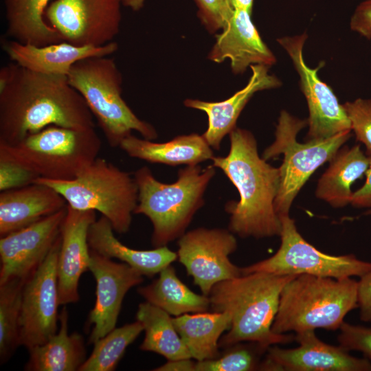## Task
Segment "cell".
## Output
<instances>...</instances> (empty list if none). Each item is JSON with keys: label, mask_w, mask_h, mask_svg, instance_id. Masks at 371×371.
Returning a JSON list of instances; mask_svg holds the SVG:
<instances>
[{"label": "cell", "mask_w": 371, "mask_h": 371, "mask_svg": "<svg viewBox=\"0 0 371 371\" xmlns=\"http://www.w3.org/2000/svg\"><path fill=\"white\" fill-rule=\"evenodd\" d=\"M95 128L94 117L67 76L10 63L0 69V144L13 145L49 126Z\"/></svg>", "instance_id": "obj_1"}, {"label": "cell", "mask_w": 371, "mask_h": 371, "mask_svg": "<svg viewBox=\"0 0 371 371\" xmlns=\"http://www.w3.org/2000/svg\"><path fill=\"white\" fill-rule=\"evenodd\" d=\"M225 157H214L212 165L223 170L238 190V201L225 205L229 230L242 238L280 235L282 222L275 209L280 181L279 168L260 157L257 142L248 130L236 127L229 134Z\"/></svg>", "instance_id": "obj_2"}, {"label": "cell", "mask_w": 371, "mask_h": 371, "mask_svg": "<svg viewBox=\"0 0 371 371\" xmlns=\"http://www.w3.org/2000/svg\"><path fill=\"white\" fill-rule=\"evenodd\" d=\"M296 276L253 272L221 281L208 295L215 312L231 317L229 331L219 340V346L255 342L263 348L295 340V336L277 334L272 325L277 314L281 292Z\"/></svg>", "instance_id": "obj_3"}, {"label": "cell", "mask_w": 371, "mask_h": 371, "mask_svg": "<svg viewBox=\"0 0 371 371\" xmlns=\"http://www.w3.org/2000/svg\"><path fill=\"white\" fill-rule=\"evenodd\" d=\"M216 173L213 165L201 168L191 165L178 171L172 183L159 181L147 166L134 173L138 187V202L134 214H144L153 224L151 243L166 246L179 238L194 215L203 205L205 191Z\"/></svg>", "instance_id": "obj_4"}, {"label": "cell", "mask_w": 371, "mask_h": 371, "mask_svg": "<svg viewBox=\"0 0 371 371\" xmlns=\"http://www.w3.org/2000/svg\"><path fill=\"white\" fill-rule=\"evenodd\" d=\"M358 282L308 274L296 276L283 288L272 330L277 334L339 329L358 307Z\"/></svg>", "instance_id": "obj_5"}, {"label": "cell", "mask_w": 371, "mask_h": 371, "mask_svg": "<svg viewBox=\"0 0 371 371\" xmlns=\"http://www.w3.org/2000/svg\"><path fill=\"white\" fill-rule=\"evenodd\" d=\"M67 80L85 100L111 147H119L133 131L145 139H157L153 126L140 120L123 99L122 74L110 56L77 62L67 75Z\"/></svg>", "instance_id": "obj_6"}, {"label": "cell", "mask_w": 371, "mask_h": 371, "mask_svg": "<svg viewBox=\"0 0 371 371\" xmlns=\"http://www.w3.org/2000/svg\"><path fill=\"white\" fill-rule=\"evenodd\" d=\"M102 142L95 128L49 126L13 145L0 144V157L12 160L38 177L74 179L98 157Z\"/></svg>", "instance_id": "obj_7"}, {"label": "cell", "mask_w": 371, "mask_h": 371, "mask_svg": "<svg viewBox=\"0 0 371 371\" xmlns=\"http://www.w3.org/2000/svg\"><path fill=\"white\" fill-rule=\"evenodd\" d=\"M34 182L54 188L75 210L98 211L117 233L130 229L138 202L137 185L134 177L104 158L97 157L73 179L38 177Z\"/></svg>", "instance_id": "obj_8"}, {"label": "cell", "mask_w": 371, "mask_h": 371, "mask_svg": "<svg viewBox=\"0 0 371 371\" xmlns=\"http://www.w3.org/2000/svg\"><path fill=\"white\" fill-rule=\"evenodd\" d=\"M307 126V120L295 117L285 110L278 119L273 142L264 150L262 157L268 161L283 155L279 167L280 187L275 200L279 216L289 214L292 203L301 188L313 172L330 161L348 140L352 131L340 133L322 139L297 141L299 132Z\"/></svg>", "instance_id": "obj_9"}, {"label": "cell", "mask_w": 371, "mask_h": 371, "mask_svg": "<svg viewBox=\"0 0 371 371\" xmlns=\"http://www.w3.org/2000/svg\"><path fill=\"white\" fill-rule=\"evenodd\" d=\"M281 243L272 256L240 268L242 274L266 272L276 275L308 274L334 278L361 277L371 270V262L352 254L333 256L308 243L299 233L289 214L280 216Z\"/></svg>", "instance_id": "obj_10"}, {"label": "cell", "mask_w": 371, "mask_h": 371, "mask_svg": "<svg viewBox=\"0 0 371 371\" xmlns=\"http://www.w3.org/2000/svg\"><path fill=\"white\" fill-rule=\"evenodd\" d=\"M306 32L284 36L277 42L286 51L300 78V87L308 109L306 140L322 139L351 131V124L344 104L339 103L331 87L322 80L318 71L325 65L321 61L315 68L308 67L304 58Z\"/></svg>", "instance_id": "obj_11"}, {"label": "cell", "mask_w": 371, "mask_h": 371, "mask_svg": "<svg viewBox=\"0 0 371 371\" xmlns=\"http://www.w3.org/2000/svg\"><path fill=\"white\" fill-rule=\"evenodd\" d=\"M122 5L121 0H54L45 18L63 41L102 46L120 32Z\"/></svg>", "instance_id": "obj_12"}, {"label": "cell", "mask_w": 371, "mask_h": 371, "mask_svg": "<svg viewBox=\"0 0 371 371\" xmlns=\"http://www.w3.org/2000/svg\"><path fill=\"white\" fill-rule=\"evenodd\" d=\"M61 236L38 269L25 282L19 319L20 346L30 350L57 333L60 305L57 260Z\"/></svg>", "instance_id": "obj_13"}, {"label": "cell", "mask_w": 371, "mask_h": 371, "mask_svg": "<svg viewBox=\"0 0 371 371\" xmlns=\"http://www.w3.org/2000/svg\"><path fill=\"white\" fill-rule=\"evenodd\" d=\"M178 247L179 261L203 295L208 296L217 283L242 274L240 268L229 260L237 240L229 229H192L179 238Z\"/></svg>", "instance_id": "obj_14"}, {"label": "cell", "mask_w": 371, "mask_h": 371, "mask_svg": "<svg viewBox=\"0 0 371 371\" xmlns=\"http://www.w3.org/2000/svg\"><path fill=\"white\" fill-rule=\"evenodd\" d=\"M67 205L0 238V284L26 281L42 265L60 236Z\"/></svg>", "instance_id": "obj_15"}, {"label": "cell", "mask_w": 371, "mask_h": 371, "mask_svg": "<svg viewBox=\"0 0 371 371\" xmlns=\"http://www.w3.org/2000/svg\"><path fill=\"white\" fill-rule=\"evenodd\" d=\"M295 348L269 347L258 370L267 371H370L367 358H357L341 346L328 344L319 339L314 330L297 333Z\"/></svg>", "instance_id": "obj_16"}, {"label": "cell", "mask_w": 371, "mask_h": 371, "mask_svg": "<svg viewBox=\"0 0 371 371\" xmlns=\"http://www.w3.org/2000/svg\"><path fill=\"white\" fill-rule=\"evenodd\" d=\"M89 270L96 282V300L88 317L93 325L89 344H94L115 328L126 293L143 280V275L126 263H118L90 249Z\"/></svg>", "instance_id": "obj_17"}, {"label": "cell", "mask_w": 371, "mask_h": 371, "mask_svg": "<svg viewBox=\"0 0 371 371\" xmlns=\"http://www.w3.org/2000/svg\"><path fill=\"white\" fill-rule=\"evenodd\" d=\"M95 220V211L77 210L67 205L56 268L60 305L76 303L80 299L79 280L89 270L90 262L88 232Z\"/></svg>", "instance_id": "obj_18"}, {"label": "cell", "mask_w": 371, "mask_h": 371, "mask_svg": "<svg viewBox=\"0 0 371 371\" xmlns=\"http://www.w3.org/2000/svg\"><path fill=\"white\" fill-rule=\"evenodd\" d=\"M207 57L216 63L229 60L234 74H243L253 65L271 67L276 63L254 24L251 13L241 9H234L226 27L216 35Z\"/></svg>", "instance_id": "obj_19"}, {"label": "cell", "mask_w": 371, "mask_h": 371, "mask_svg": "<svg viewBox=\"0 0 371 371\" xmlns=\"http://www.w3.org/2000/svg\"><path fill=\"white\" fill-rule=\"evenodd\" d=\"M269 66L253 65L247 84L229 98L220 102H206L197 99H187L184 105L206 113L208 126L203 136L214 149L218 150L222 139L236 126L242 111L258 91L276 89L282 85L280 80L269 72Z\"/></svg>", "instance_id": "obj_20"}, {"label": "cell", "mask_w": 371, "mask_h": 371, "mask_svg": "<svg viewBox=\"0 0 371 371\" xmlns=\"http://www.w3.org/2000/svg\"><path fill=\"white\" fill-rule=\"evenodd\" d=\"M4 52L17 65L37 73L67 76L77 62L94 56H111L118 49L113 41L102 46H78L65 41L43 46L5 41Z\"/></svg>", "instance_id": "obj_21"}, {"label": "cell", "mask_w": 371, "mask_h": 371, "mask_svg": "<svg viewBox=\"0 0 371 371\" xmlns=\"http://www.w3.org/2000/svg\"><path fill=\"white\" fill-rule=\"evenodd\" d=\"M64 197L39 183L0 193V236L25 227L67 206Z\"/></svg>", "instance_id": "obj_22"}, {"label": "cell", "mask_w": 371, "mask_h": 371, "mask_svg": "<svg viewBox=\"0 0 371 371\" xmlns=\"http://www.w3.org/2000/svg\"><path fill=\"white\" fill-rule=\"evenodd\" d=\"M110 221L104 216L89 227L88 244L90 249L108 258H117L139 271L153 277L177 258V253L167 246L150 250L132 249L122 244L114 235Z\"/></svg>", "instance_id": "obj_23"}, {"label": "cell", "mask_w": 371, "mask_h": 371, "mask_svg": "<svg viewBox=\"0 0 371 371\" xmlns=\"http://www.w3.org/2000/svg\"><path fill=\"white\" fill-rule=\"evenodd\" d=\"M119 147L131 157L174 166L197 165L214 157L204 137L197 133L179 135L163 143L131 134Z\"/></svg>", "instance_id": "obj_24"}, {"label": "cell", "mask_w": 371, "mask_h": 371, "mask_svg": "<svg viewBox=\"0 0 371 371\" xmlns=\"http://www.w3.org/2000/svg\"><path fill=\"white\" fill-rule=\"evenodd\" d=\"M369 157L360 145L341 147L329 161V166L319 179L315 195L333 207L341 208L348 204L355 181L365 175Z\"/></svg>", "instance_id": "obj_25"}, {"label": "cell", "mask_w": 371, "mask_h": 371, "mask_svg": "<svg viewBox=\"0 0 371 371\" xmlns=\"http://www.w3.org/2000/svg\"><path fill=\"white\" fill-rule=\"evenodd\" d=\"M68 311L59 313L58 332L45 344L28 350L30 355L24 370L27 371H76L87 359L83 337L68 333Z\"/></svg>", "instance_id": "obj_26"}, {"label": "cell", "mask_w": 371, "mask_h": 371, "mask_svg": "<svg viewBox=\"0 0 371 371\" xmlns=\"http://www.w3.org/2000/svg\"><path fill=\"white\" fill-rule=\"evenodd\" d=\"M172 322L192 359L199 361L220 356L219 340L229 329L232 320L227 312L213 311L181 315Z\"/></svg>", "instance_id": "obj_27"}, {"label": "cell", "mask_w": 371, "mask_h": 371, "mask_svg": "<svg viewBox=\"0 0 371 371\" xmlns=\"http://www.w3.org/2000/svg\"><path fill=\"white\" fill-rule=\"evenodd\" d=\"M52 0H3L6 36L22 43L43 46L63 41L45 13Z\"/></svg>", "instance_id": "obj_28"}, {"label": "cell", "mask_w": 371, "mask_h": 371, "mask_svg": "<svg viewBox=\"0 0 371 371\" xmlns=\"http://www.w3.org/2000/svg\"><path fill=\"white\" fill-rule=\"evenodd\" d=\"M137 292L146 302L175 317L206 312L210 306L209 296L190 290L171 265L162 269L152 283L139 287Z\"/></svg>", "instance_id": "obj_29"}, {"label": "cell", "mask_w": 371, "mask_h": 371, "mask_svg": "<svg viewBox=\"0 0 371 371\" xmlns=\"http://www.w3.org/2000/svg\"><path fill=\"white\" fill-rule=\"evenodd\" d=\"M136 319L145 332L142 350L159 354L167 360L192 359L167 312L146 301L139 304Z\"/></svg>", "instance_id": "obj_30"}, {"label": "cell", "mask_w": 371, "mask_h": 371, "mask_svg": "<svg viewBox=\"0 0 371 371\" xmlns=\"http://www.w3.org/2000/svg\"><path fill=\"white\" fill-rule=\"evenodd\" d=\"M144 331L137 320L115 328L93 344L90 356L78 371H113L122 358L126 348Z\"/></svg>", "instance_id": "obj_31"}, {"label": "cell", "mask_w": 371, "mask_h": 371, "mask_svg": "<svg viewBox=\"0 0 371 371\" xmlns=\"http://www.w3.org/2000/svg\"><path fill=\"white\" fill-rule=\"evenodd\" d=\"M25 281L12 279L0 284V362L6 363L20 346L19 319Z\"/></svg>", "instance_id": "obj_32"}, {"label": "cell", "mask_w": 371, "mask_h": 371, "mask_svg": "<svg viewBox=\"0 0 371 371\" xmlns=\"http://www.w3.org/2000/svg\"><path fill=\"white\" fill-rule=\"evenodd\" d=\"M267 350L255 342L236 344L222 356L196 361L195 371H250L258 370L260 356Z\"/></svg>", "instance_id": "obj_33"}, {"label": "cell", "mask_w": 371, "mask_h": 371, "mask_svg": "<svg viewBox=\"0 0 371 371\" xmlns=\"http://www.w3.org/2000/svg\"><path fill=\"white\" fill-rule=\"evenodd\" d=\"M344 106L356 139L365 146L366 153H371V98H359Z\"/></svg>", "instance_id": "obj_34"}, {"label": "cell", "mask_w": 371, "mask_h": 371, "mask_svg": "<svg viewBox=\"0 0 371 371\" xmlns=\"http://www.w3.org/2000/svg\"><path fill=\"white\" fill-rule=\"evenodd\" d=\"M197 16L202 25L210 33L223 30L234 12L231 0H194Z\"/></svg>", "instance_id": "obj_35"}, {"label": "cell", "mask_w": 371, "mask_h": 371, "mask_svg": "<svg viewBox=\"0 0 371 371\" xmlns=\"http://www.w3.org/2000/svg\"><path fill=\"white\" fill-rule=\"evenodd\" d=\"M337 339L340 346L348 351L357 350L371 359V326L365 327L344 322Z\"/></svg>", "instance_id": "obj_36"}, {"label": "cell", "mask_w": 371, "mask_h": 371, "mask_svg": "<svg viewBox=\"0 0 371 371\" xmlns=\"http://www.w3.org/2000/svg\"><path fill=\"white\" fill-rule=\"evenodd\" d=\"M38 176L27 168L0 157V191L22 188L33 183Z\"/></svg>", "instance_id": "obj_37"}, {"label": "cell", "mask_w": 371, "mask_h": 371, "mask_svg": "<svg viewBox=\"0 0 371 371\" xmlns=\"http://www.w3.org/2000/svg\"><path fill=\"white\" fill-rule=\"evenodd\" d=\"M350 27L352 31L371 39V0L361 2L351 16Z\"/></svg>", "instance_id": "obj_38"}, {"label": "cell", "mask_w": 371, "mask_h": 371, "mask_svg": "<svg viewBox=\"0 0 371 371\" xmlns=\"http://www.w3.org/2000/svg\"><path fill=\"white\" fill-rule=\"evenodd\" d=\"M357 288L361 320L371 322V270L359 278Z\"/></svg>", "instance_id": "obj_39"}, {"label": "cell", "mask_w": 371, "mask_h": 371, "mask_svg": "<svg viewBox=\"0 0 371 371\" xmlns=\"http://www.w3.org/2000/svg\"><path fill=\"white\" fill-rule=\"evenodd\" d=\"M369 157V166L365 174L366 179L364 184L353 192L350 205L357 208L371 210V153H367Z\"/></svg>", "instance_id": "obj_40"}, {"label": "cell", "mask_w": 371, "mask_h": 371, "mask_svg": "<svg viewBox=\"0 0 371 371\" xmlns=\"http://www.w3.org/2000/svg\"><path fill=\"white\" fill-rule=\"evenodd\" d=\"M196 360L190 359H181L168 360V361L154 369L156 371H195Z\"/></svg>", "instance_id": "obj_41"}, {"label": "cell", "mask_w": 371, "mask_h": 371, "mask_svg": "<svg viewBox=\"0 0 371 371\" xmlns=\"http://www.w3.org/2000/svg\"><path fill=\"white\" fill-rule=\"evenodd\" d=\"M234 9L245 10L252 13L254 0H231Z\"/></svg>", "instance_id": "obj_42"}, {"label": "cell", "mask_w": 371, "mask_h": 371, "mask_svg": "<svg viewBox=\"0 0 371 371\" xmlns=\"http://www.w3.org/2000/svg\"><path fill=\"white\" fill-rule=\"evenodd\" d=\"M121 1L125 7L133 11H138L144 7L145 0H121Z\"/></svg>", "instance_id": "obj_43"}, {"label": "cell", "mask_w": 371, "mask_h": 371, "mask_svg": "<svg viewBox=\"0 0 371 371\" xmlns=\"http://www.w3.org/2000/svg\"><path fill=\"white\" fill-rule=\"evenodd\" d=\"M366 214H369V215H371V210H368V212H366Z\"/></svg>", "instance_id": "obj_44"}]
</instances>
